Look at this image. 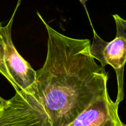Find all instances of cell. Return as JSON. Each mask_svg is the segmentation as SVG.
Listing matches in <instances>:
<instances>
[{
	"label": "cell",
	"instance_id": "obj_1",
	"mask_svg": "<svg viewBox=\"0 0 126 126\" xmlns=\"http://www.w3.org/2000/svg\"><path fill=\"white\" fill-rule=\"evenodd\" d=\"M37 15L48 35L45 62L33 84L0 103V126H67L108 92V74L89 40L64 35Z\"/></svg>",
	"mask_w": 126,
	"mask_h": 126
},
{
	"label": "cell",
	"instance_id": "obj_2",
	"mask_svg": "<svg viewBox=\"0 0 126 126\" xmlns=\"http://www.w3.org/2000/svg\"><path fill=\"white\" fill-rule=\"evenodd\" d=\"M116 25L114 39L106 42L96 33L90 20L93 32V43L91 44V55L98 60L103 67L110 65L115 70L117 80V96L115 102L119 105L124 97V70L126 63V20L117 14H114Z\"/></svg>",
	"mask_w": 126,
	"mask_h": 126
},
{
	"label": "cell",
	"instance_id": "obj_3",
	"mask_svg": "<svg viewBox=\"0 0 126 126\" xmlns=\"http://www.w3.org/2000/svg\"><path fill=\"white\" fill-rule=\"evenodd\" d=\"M20 1L21 0H18L15 10L6 25L3 26L0 23V35L4 46V64L17 91L25 89L33 84L37 75V72L18 53L12 41V25Z\"/></svg>",
	"mask_w": 126,
	"mask_h": 126
},
{
	"label": "cell",
	"instance_id": "obj_4",
	"mask_svg": "<svg viewBox=\"0 0 126 126\" xmlns=\"http://www.w3.org/2000/svg\"><path fill=\"white\" fill-rule=\"evenodd\" d=\"M118 106L111 100L107 92L67 126H124L119 117Z\"/></svg>",
	"mask_w": 126,
	"mask_h": 126
},
{
	"label": "cell",
	"instance_id": "obj_5",
	"mask_svg": "<svg viewBox=\"0 0 126 126\" xmlns=\"http://www.w3.org/2000/svg\"><path fill=\"white\" fill-rule=\"evenodd\" d=\"M0 74H1L9 82V83L13 86L16 91H17V88L16 87L15 84L13 81L12 80L11 78L8 74V71L6 67L4 61V46H3V41H2L1 37L0 35Z\"/></svg>",
	"mask_w": 126,
	"mask_h": 126
},
{
	"label": "cell",
	"instance_id": "obj_6",
	"mask_svg": "<svg viewBox=\"0 0 126 126\" xmlns=\"http://www.w3.org/2000/svg\"><path fill=\"white\" fill-rule=\"evenodd\" d=\"M3 100V98H2L1 97H0V102H1V101Z\"/></svg>",
	"mask_w": 126,
	"mask_h": 126
},
{
	"label": "cell",
	"instance_id": "obj_7",
	"mask_svg": "<svg viewBox=\"0 0 126 126\" xmlns=\"http://www.w3.org/2000/svg\"><path fill=\"white\" fill-rule=\"evenodd\" d=\"M124 126H126V124H124Z\"/></svg>",
	"mask_w": 126,
	"mask_h": 126
}]
</instances>
